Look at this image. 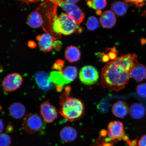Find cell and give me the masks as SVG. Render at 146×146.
<instances>
[{"label":"cell","mask_w":146,"mask_h":146,"mask_svg":"<svg viewBox=\"0 0 146 146\" xmlns=\"http://www.w3.org/2000/svg\"><path fill=\"white\" fill-rule=\"evenodd\" d=\"M137 64L135 54H122L107 63L101 71L102 86L116 91L124 89L130 78L131 69Z\"/></svg>","instance_id":"obj_1"},{"label":"cell","mask_w":146,"mask_h":146,"mask_svg":"<svg viewBox=\"0 0 146 146\" xmlns=\"http://www.w3.org/2000/svg\"><path fill=\"white\" fill-rule=\"evenodd\" d=\"M65 92L60 98L59 110L60 114L68 121H74L79 119L84 113V105L82 101L69 96Z\"/></svg>","instance_id":"obj_2"},{"label":"cell","mask_w":146,"mask_h":146,"mask_svg":"<svg viewBox=\"0 0 146 146\" xmlns=\"http://www.w3.org/2000/svg\"><path fill=\"white\" fill-rule=\"evenodd\" d=\"M56 5H58L72 18L78 25L83 22L85 17V14L77 5L66 3L63 0H48Z\"/></svg>","instance_id":"obj_3"},{"label":"cell","mask_w":146,"mask_h":146,"mask_svg":"<svg viewBox=\"0 0 146 146\" xmlns=\"http://www.w3.org/2000/svg\"><path fill=\"white\" fill-rule=\"evenodd\" d=\"M43 122L41 118L36 114H29L23 119L22 127L23 130L28 134H32L40 131Z\"/></svg>","instance_id":"obj_4"},{"label":"cell","mask_w":146,"mask_h":146,"mask_svg":"<svg viewBox=\"0 0 146 146\" xmlns=\"http://www.w3.org/2000/svg\"><path fill=\"white\" fill-rule=\"evenodd\" d=\"M108 135L110 140L115 141L123 140L127 143L129 141V138L125 135L123 124L121 122H110L108 124Z\"/></svg>","instance_id":"obj_5"},{"label":"cell","mask_w":146,"mask_h":146,"mask_svg":"<svg viewBox=\"0 0 146 146\" xmlns=\"http://www.w3.org/2000/svg\"><path fill=\"white\" fill-rule=\"evenodd\" d=\"M61 34L69 35L77 30L78 25L68 14L62 13L57 17Z\"/></svg>","instance_id":"obj_6"},{"label":"cell","mask_w":146,"mask_h":146,"mask_svg":"<svg viewBox=\"0 0 146 146\" xmlns=\"http://www.w3.org/2000/svg\"><path fill=\"white\" fill-rule=\"evenodd\" d=\"M79 78L82 83L91 85L97 82L99 78V73L96 68L90 65L82 68L79 73Z\"/></svg>","instance_id":"obj_7"},{"label":"cell","mask_w":146,"mask_h":146,"mask_svg":"<svg viewBox=\"0 0 146 146\" xmlns=\"http://www.w3.org/2000/svg\"><path fill=\"white\" fill-rule=\"evenodd\" d=\"M23 78L19 74L13 73L4 78L3 82V88L5 92H11L19 88L22 84Z\"/></svg>","instance_id":"obj_8"},{"label":"cell","mask_w":146,"mask_h":146,"mask_svg":"<svg viewBox=\"0 0 146 146\" xmlns=\"http://www.w3.org/2000/svg\"><path fill=\"white\" fill-rule=\"evenodd\" d=\"M40 109L41 116L47 123H52L57 117L58 112L56 108L51 104L48 100L41 104Z\"/></svg>","instance_id":"obj_9"},{"label":"cell","mask_w":146,"mask_h":146,"mask_svg":"<svg viewBox=\"0 0 146 146\" xmlns=\"http://www.w3.org/2000/svg\"><path fill=\"white\" fill-rule=\"evenodd\" d=\"M38 45L41 51L43 52H49L53 46L54 38L48 33H45L36 36Z\"/></svg>","instance_id":"obj_10"},{"label":"cell","mask_w":146,"mask_h":146,"mask_svg":"<svg viewBox=\"0 0 146 146\" xmlns=\"http://www.w3.org/2000/svg\"><path fill=\"white\" fill-rule=\"evenodd\" d=\"M35 78L38 87L42 90H48L52 86V82L50 76L46 72H40L36 73Z\"/></svg>","instance_id":"obj_11"},{"label":"cell","mask_w":146,"mask_h":146,"mask_svg":"<svg viewBox=\"0 0 146 146\" xmlns=\"http://www.w3.org/2000/svg\"><path fill=\"white\" fill-rule=\"evenodd\" d=\"M100 22L102 26L105 28H111L115 25L116 19L113 12L106 11L102 13L100 18Z\"/></svg>","instance_id":"obj_12"},{"label":"cell","mask_w":146,"mask_h":146,"mask_svg":"<svg viewBox=\"0 0 146 146\" xmlns=\"http://www.w3.org/2000/svg\"><path fill=\"white\" fill-rule=\"evenodd\" d=\"M60 136L62 141L66 142H70L74 141L77 138L78 132L74 127L66 126L60 131Z\"/></svg>","instance_id":"obj_13"},{"label":"cell","mask_w":146,"mask_h":146,"mask_svg":"<svg viewBox=\"0 0 146 146\" xmlns=\"http://www.w3.org/2000/svg\"><path fill=\"white\" fill-rule=\"evenodd\" d=\"M130 77L135 81L141 82L146 78V67L141 63H138L130 71Z\"/></svg>","instance_id":"obj_14"},{"label":"cell","mask_w":146,"mask_h":146,"mask_svg":"<svg viewBox=\"0 0 146 146\" xmlns=\"http://www.w3.org/2000/svg\"><path fill=\"white\" fill-rule=\"evenodd\" d=\"M129 111L128 106L123 101H118L115 103L112 108V112L115 116L123 118L127 115Z\"/></svg>","instance_id":"obj_15"},{"label":"cell","mask_w":146,"mask_h":146,"mask_svg":"<svg viewBox=\"0 0 146 146\" xmlns=\"http://www.w3.org/2000/svg\"><path fill=\"white\" fill-rule=\"evenodd\" d=\"M9 110L11 116L16 119L23 117L26 112L24 106L19 103H13L9 107Z\"/></svg>","instance_id":"obj_16"},{"label":"cell","mask_w":146,"mask_h":146,"mask_svg":"<svg viewBox=\"0 0 146 146\" xmlns=\"http://www.w3.org/2000/svg\"><path fill=\"white\" fill-rule=\"evenodd\" d=\"M65 56L66 59L69 62L74 63L80 59L81 52L77 47L71 46L66 49Z\"/></svg>","instance_id":"obj_17"},{"label":"cell","mask_w":146,"mask_h":146,"mask_svg":"<svg viewBox=\"0 0 146 146\" xmlns=\"http://www.w3.org/2000/svg\"><path fill=\"white\" fill-rule=\"evenodd\" d=\"M131 116L134 119H140L144 117L145 114V108L141 104L135 103L131 106L129 109Z\"/></svg>","instance_id":"obj_18"},{"label":"cell","mask_w":146,"mask_h":146,"mask_svg":"<svg viewBox=\"0 0 146 146\" xmlns=\"http://www.w3.org/2000/svg\"><path fill=\"white\" fill-rule=\"evenodd\" d=\"M62 74L65 84L74 81L77 77L78 70L76 67L69 66L64 68Z\"/></svg>","instance_id":"obj_19"},{"label":"cell","mask_w":146,"mask_h":146,"mask_svg":"<svg viewBox=\"0 0 146 146\" xmlns=\"http://www.w3.org/2000/svg\"><path fill=\"white\" fill-rule=\"evenodd\" d=\"M27 22L33 28H38L43 25V21L41 15L37 12H32L28 16Z\"/></svg>","instance_id":"obj_20"},{"label":"cell","mask_w":146,"mask_h":146,"mask_svg":"<svg viewBox=\"0 0 146 146\" xmlns=\"http://www.w3.org/2000/svg\"><path fill=\"white\" fill-rule=\"evenodd\" d=\"M129 5L123 1H116L113 3L111 9L113 12L118 16H123L127 13Z\"/></svg>","instance_id":"obj_21"},{"label":"cell","mask_w":146,"mask_h":146,"mask_svg":"<svg viewBox=\"0 0 146 146\" xmlns=\"http://www.w3.org/2000/svg\"><path fill=\"white\" fill-rule=\"evenodd\" d=\"M99 22L96 17L91 16L88 19L86 23V26L88 29L90 31L96 30L99 26Z\"/></svg>","instance_id":"obj_22"},{"label":"cell","mask_w":146,"mask_h":146,"mask_svg":"<svg viewBox=\"0 0 146 146\" xmlns=\"http://www.w3.org/2000/svg\"><path fill=\"white\" fill-rule=\"evenodd\" d=\"M92 3V9L94 10H101L106 6V0H91Z\"/></svg>","instance_id":"obj_23"},{"label":"cell","mask_w":146,"mask_h":146,"mask_svg":"<svg viewBox=\"0 0 146 146\" xmlns=\"http://www.w3.org/2000/svg\"><path fill=\"white\" fill-rule=\"evenodd\" d=\"M11 143V139L8 134L1 133L0 136V146H9Z\"/></svg>","instance_id":"obj_24"},{"label":"cell","mask_w":146,"mask_h":146,"mask_svg":"<svg viewBox=\"0 0 146 146\" xmlns=\"http://www.w3.org/2000/svg\"><path fill=\"white\" fill-rule=\"evenodd\" d=\"M137 94L140 97L146 98V83L139 84L136 88Z\"/></svg>","instance_id":"obj_25"},{"label":"cell","mask_w":146,"mask_h":146,"mask_svg":"<svg viewBox=\"0 0 146 146\" xmlns=\"http://www.w3.org/2000/svg\"><path fill=\"white\" fill-rule=\"evenodd\" d=\"M65 62L63 60H56L53 65L52 68L53 70L58 71V72L62 73L64 66Z\"/></svg>","instance_id":"obj_26"},{"label":"cell","mask_w":146,"mask_h":146,"mask_svg":"<svg viewBox=\"0 0 146 146\" xmlns=\"http://www.w3.org/2000/svg\"><path fill=\"white\" fill-rule=\"evenodd\" d=\"M97 108L100 112L106 113L109 108V104L106 100H102L97 105Z\"/></svg>","instance_id":"obj_27"},{"label":"cell","mask_w":146,"mask_h":146,"mask_svg":"<svg viewBox=\"0 0 146 146\" xmlns=\"http://www.w3.org/2000/svg\"><path fill=\"white\" fill-rule=\"evenodd\" d=\"M125 1L128 4L130 3L131 5H135L140 8L145 5L146 0H125Z\"/></svg>","instance_id":"obj_28"},{"label":"cell","mask_w":146,"mask_h":146,"mask_svg":"<svg viewBox=\"0 0 146 146\" xmlns=\"http://www.w3.org/2000/svg\"><path fill=\"white\" fill-rule=\"evenodd\" d=\"M108 49V50H110L107 54H108L110 60H113V61L116 60L117 59V54L115 47H114L112 48Z\"/></svg>","instance_id":"obj_29"},{"label":"cell","mask_w":146,"mask_h":146,"mask_svg":"<svg viewBox=\"0 0 146 146\" xmlns=\"http://www.w3.org/2000/svg\"><path fill=\"white\" fill-rule=\"evenodd\" d=\"M138 146H146V135L142 136L138 142Z\"/></svg>","instance_id":"obj_30"},{"label":"cell","mask_w":146,"mask_h":146,"mask_svg":"<svg viewBox=\"0 0 146 146\" xmlns=\"http://www.w3.org/2000/svg\"><path fill=\"white\" fill-rule=\"evenodd\" d=\"M110 59L107 54H105L103 53V55L102 58V61L104 63L108 62L109 61Z\"/></svg>","instance_id":"obj_31"},{"label":"cell","mask_w":146,"mask_h":146,"mask_svg":"<svg viewBox=\"0 0 146 146\" xmlns=\"http://www.w3.org/2000/svg\"><path fill=\"white\" fill-rule=\"evenodd\" d=\"M128 145L129 146H137L138 144H137V141L136 140H133L131 141L130 140L127 143Z\"/></svg>","instance_id":"obj_32"},{"label":"cell","mask_w":146,"mask_h":146,"mask_svg":"<svg viewBox=\"0 0 146 146\" xmlns=\"http://www.w3.org/2000/svg\"><path fill=\"white\" fill-rule=\"evenodd\" d=\"M20 1H22L23 3H35L36 2L42 1L43 0H20Z\"/></svg>","instance_id":"obj_33"},{"label":"cell","mask_w":146,"mask_h":146,"mask_svg":"<svg viewBox=\"0 0 146 146\" xmlns=\"http://www.w3.org/2000/svg\"><path fill=\"white\" fill-rule=\"evenodd\" d=\"M63 1L66 3L72 4H75L79 1V0H63Z\"/></svg>","instance_id":"obj_34"},{"label":"cell","mask_w":146,"mask_h":146,"mask_svg":"<svg viewBox=\"0 0 146 146\" xmlns=\"http://www.w3.org/2000/svg\"><path fill=\"white\" fill-rule=\"evenodd\" d=\"M107 134H108V131L105 130V129H103L100 131V134L102 136L105 137L107 135Z\"/></svg>","instance_id":"obj_35"},{"label":"cell","mask_w":146,"mask_h":146,"mask_svg":"<svg viewBox=\"0 0 146 146\" xmlns=\"http://www.w3.org/2000/svg\"><path fill=\"white\" fill-rule=\"evenodd\" d=\"M14 129L13 127L11 125H9L7 127L6 130L7 132L11 133L13 131Z\"/></svg>","instance_id":"obj_36"},{"label":"cell","mask_w":146,"mask_h":146,"mask_svg":"<svg viewBox=\"0 0 146 146\" xmlns=\"http://www.w3.org/2000/svg\"><path fill=\"white\" fill-rule=\"evenodd\" d=\"M86 1L87 5L88 6L89 8H92V3L91 0H86Z\"/></svg>","instance_id":"obj_37"},{"label":"cell","mask_w":146,"mask_h":146,"mask_svg":"<svg viewBox=\"0 0 146 146\" xmlns=\"http://www.w3.org/2000/svg\"><path fill=\"white\" fill-rule=\"evenodd\" d=\"M63 86L62 85H57L56 86V89L58 92H61L63 90Z\"/></svg>","instance_id":"obj_38"},{"label":"cell","mask_w":146,"mask_h":146,"mask_svg":"<svg viewBox=\"0 0 146 146\" xmlns=\"http://www.w3.org/2000/svg\"><path fill=\"white\" fill-rule=\"evenodd\" d=\"M28 45L29 47H32V48H34L36 46H35V43H33V41H29Z\"/></svg>","instance_id":"obj_39"},{"label":"cell","mask_w":146,"mask_h":146,"mask_svg":"<svg viewBox=\"0 0 146 146\" xmlns=\"http://www.w3.org/2000/svg\"><path fill=\"white\" fill-rule=\"evenodd\" d=\"M141 43L142 45H144L146 44V39L142 38L141 39Z\"/></svg>","instance_id":"obj_40"},{"label":"cell","mask_w":146,"mask_h":146,"mask_svg":"<svg viewBox=\"0 0 146 146\" xmlns=\"http://www.w3.org/2000/svg\"><path fill=\"white\" fill-rule=\"evenodd\" d=\"M3 129V122L1 121V134L2 132V131Z\"/></svg>","instance_id":"obj_41"},{"label":"cell","mask_w":146,"mask_h":146,"mask_svg":"<svg viewBox=\"0 0 146 146\" xmlns=\"http://www.w3.org/2000/svg\"><path fill=\"white\" fill-rule=\"evenodd\" d=\"M96 13L99 16L102 14V12L101 10H97L96 11Z\"/></svg>","instance_id":"obj_42"},{"label":"cell","mask_w":146,"mask_h":146,"mask_svg":"<svg viewBox=\"0 0 146 146\" xmlns=\"http://www.w3.org/2000/svg\"><path fill=\"white\" fill-rule=\"evenodd\" d=\"M141 15L143 16H146V10L144 11L142 13Z\"/></svg>","instance_id":"obj_43"}]
</instances>
